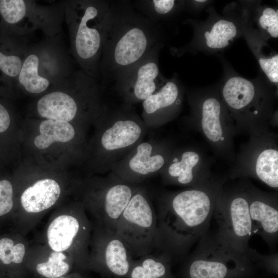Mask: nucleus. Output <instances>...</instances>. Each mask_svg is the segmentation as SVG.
<instances>
[{
  "label": "nucleus",
  "mask_w": 278,
  "mask_h": 278,
  "mask_svg": "<svg viewBox=\"0 0 278 278\" xmlns=\"http://www.w3.org/2000/svg\"><path fill=\"white\" fill-rule=\"evenodd\" d=\"M159 43L158 24L138 12L130 1H109L99 67L101 85L115 83Z\"/></svg>",
  "instance_id": "1"
},
{
  "label": "nucleus",
  "mask_w": 278,
  "mask_h": 278,
  "mask_svg": "<svg viewBox=\"0 0 278 278\" xmlns=\"http://www.w3.org/2000/svg\"><path fill=\"white\" fill-rule=\"evenodd\" d=\"M215 207L199 189L182 191L160 204L157 214L161 252L170 258L187 255L209 229Z\"/></svg>",
  "instance_id": "2"
},
{
  "label": "nucleus",
  "mask_w": 278,
  "mask_h": 278,
  "mask_svg": "<svg viewBox=\"0 0 278 278\" xmlns=\"http://www.w3.org/2000/svg\"><path fill=\"white\" fill-rule=\"evenodd\" d=\"M109 7V1H65L70 54L80 70L97 81H100L99 67Z\"/></svg>",
  "instance_id": "3"
},
{
  "label": "nucleus",
  "mask_w": 278,
  "mask_h": 278,
  "mask_svg": "<svg viewBox=\"0 0 278 278\" xmlns=\"http://www.w3.org/2000/svg\"><path fill=\"white\" fill-rule=\"evenodd\" d=\"M74 60L61 33L29 45L17 80L27 93L40 94L75 71Z\"/></svg>",
  "instance_id": "4"
},
{
  "label": "nucleus",
  "mask_w": 278,
  "mask_h": 278,
  "mask_svg": "<svg viewBox=\"0 0 278 278\" xmlns=\"http://www.w3.org/2000/svg\"><path fill=\"white\" fill-rule=\"evenodd\" d=\"M65 1L42 5L31 0H0V28L27 37L41 30L46 37L61 33Z\"/></svg>",
  "instance_id": "5"
},
{
  "label": "nucleus",
  "mask_w": 278,
  "mask_h": 278,
  "mask_svg": "<svg viewBox=\"0 0 278 278\" xmlns=\"http://www.w3.org/2000/svg\"><path fill=\"white\" fill-rule=\"evenodd\" d=\"M132 256L161 252L157 212L146 194L138 189L120 216L115 232Z\"/></svg>",
  "instance_id": "6"
},
{
  "label": "nucleus",
  "mask_w": 278,
  "mask_h": 278,
  "mask_svg": "<svg viewBox=\"0 0 278 278\" xmlns=\"http://www.w3.org/2000/svg\"><path fill=\"white\" fill-rule=\"evenodd\" d=\"M194 251L188 254L190 278H225L227 264L247 263L251 258L233 248L218 233L209 229L198 240Z\"/></svg>",
  "instance_id": "7"
},
{
  "label": "nucleus",
  "mask_w": 278,
  "mask_h": 278,
  "mask_svg": "<svg viewBox=\"0 0 278 278\" xmlns=\"http://www.w3.org/2000/svg\"><path fill=\"white\" fill-rule=\"evenodd\" d=\"M162 43L154 45L114 83V87L128 103L144 101L155 92L165 79L159 67Z\"/></svg>",
  "instance_id": "8"
},
{
  "label": "nucleus",
  "mask_w": 278,
  "mask_h": 278,
  "mask_svg": "<svg viewBox=\"0 0 278 278\" xmlns=\"http://www.w3.org/2000/svg\"><path fill=\"white\" fill-rule=\"evenodd\" d=\"M213 216L218 224L217 231L233 248L247 253L253 235L248 200L237 196L229 202L215 204Z\"/></svg>",
  "instance_id": "9"
},
{
  "label": "nucleus",
  "mask_w": 278,
  "mask_h": 278,
  "mask_svg": "<svg viewBox=\"0 0 278 278\" xmlns=\"http://www.w3.org/2000/svg\"><path fill=\"white\" fill-rule=\"evenodd\" d=\"M29 45L27 37L13 35L0 28V88L17 86Z\"/></svg>",
  "instance_id": "10"
},
{
  "label": "nucleus",
  "mask_w": 278,
  "mask_h": 278,
  "mask_svg": "<svg viewBox=\"0 0 278 278\" xmlns=\"http://www.w3.org/2000/svg\"><path fill=\"white\" fill-rule=\"evenodd\" d=\"M113 122L103 133L101 143L107 151L120 150L135 144L142 135V130L130 108L110 114Z\"/></svg>",
  "instance_id": "11"
},
{
  "label": "nucleus",
  "mask_w": 278,
  "mask_h": 278,
  "mask_svg": "<svg viewBox=\"0 0 278 278\" xmlns=\"http://www.w3.org/2000/svg\"><path fill=\"white\" fill-rule=\"evenodd\" d=\"M101 231L97 255L111 272L118 276L126 275L132 260L127 245L115 232L102 228Z\"/></svg>",
  "instance_id": "12"
},
{
  "label": "nucleus",
  "mask_w": 278,
  "mask_h": 278,
  "mask_svg": "<svg viewBox=\"0 0 278 278\" xmlns=\"http://www.w3.org/2000/svg\"><path fill=\"white\" fill-rule=\"evenodd\" d=\"M253 234L258 233L270 247L278 238V210L276 205L263 200L248 201Z\"/></svg>",
  "instance_id": "13"
},
{
  "label": "nucleus",
  "mask_w": 278,
  "mask_h": 278,
  "mask_svg": "<svg viewBox=\"0 0 278 278\" xmlns=\"http://www.w3.org/2000/svg\"><path fill=\"white\" fill-rule=\"evenodd\" d=\"M60 193V186L55 180H40L22 193L21 204L28 213H39L52 206L58 200Z\"/></svg>",
  "instance_id": "14"
},
{
  "label": "nucleus",
  "mask_w": 278,
  "mask_h": 278,
  "mask_svg": "<svg viewBox=\"0 0 278 278\" xmlns=\"http://www.w3.org/2000/svg\"><path fill=\"white\" fill-rule=\"evenodd\" d=\"M81 226L77 217L62 215L55 218L48 226L47 231L48 243L56 252L68 249L78 236Z\"/></svg>",
  "instance_id": "15"
},
{
  "label": "nucleus",
  "mask_w": 278,
  "mask_h": 278,
  "mask_svg": "<svg viewBox=\"0 0 278 278\" xmlns=\"http://www.w3.org/2000/svg\"><path fill=\"white\" fill-rule=\"evenodd\" d=\"M179 88L176 78L165 80L161 86L143 102L144 115L151 118L163 110L172 106L177 101Z\"/></svg>",
  "instance_id": "16"
},
{
  "label": "nucleus",
  "mask_w": 278,
  "mask_h": 278,
  "mask_svg": "<svg viewBox=\"0 0 278 278\" xmlns=\"http://www.w3.org/2000/svg\"><path fill=\"white\" fill-rule=\"evenodd\" d=\"M222 95L227 104L239 110L249 105L255 95V86L252 82L244 78H230L222 89Z\"/></svg>",
  "instance_id": "17"
},
{
  "label": "nucleus",
  "mask_w": 278,
  "mask_h": 278,
  "mask_svg": "<svg viewBox=\"0 0 278 278\" xmlns=\"http://www.w3.org/2000/svg\"><path fill=\"white\" fill-rule=\"evenodd\" d=\"M39 131L40 134L36 137L34 143L41 149L48 147L54 142H68L73 138L75 133L69 122L51 119L42 121Z\"/></svg>",
  "instance_id": "18"
},
{
  "label": "nucleus",
  "mask_w": 278,
  "mask_h": 278,
  "mask_svg": "<svg viewBox=\"0 0 278 278\" xmlns=\"http://www.w3.org/2000/svg\"><path fill=\"white\" fill-rule=\"evenodd\" d=\"M152 146L148 142L140 144L136 152L129 161L130 169L136 175L143 177L159 170L164 164L160 154L152 155Z\"/></svg>",
  "instance_id": "19"
},
{
  "label": "nucleus",
  "mask_w": 278,
  "mask_h": 278,
  "mask_svg": "<svg viewBox=\"0 0 278 278\" xmlns=\"http://www.w3.org/2000/svg\"><path fill=\"white\" fill-rule=\"evenodd\" d=\"M238 32L236 25L231 21L220 19L215 22L203 33L205 45L211 49H219L228 46Z\"/></svg>",
  "instance_id": "20"
},
{
  "label": "nucleus",
  "mask_w": 278,
  "mask_h": 278,
  "mask_svg": "<svg viewBox=\"0 0 278 278\" xmlns=\"http://www.w3.org/2000/svg\"><path fill=\"white\" fill-rule=\"evenodd\" d=\"M141 257V262L133 268L131 278H162L165 275V260L170 258L166 254L156 252Z\"/></svg>",
  "instance_id": "21"
},
{
  "label": "nucleus",
  "mask_w": 278,
  "mask_h": 278,
  "mask_svg": "<svg viewBox=\"0 0 278 278\" xmlns=\"http://www.w3.org/2000/svg\"><path fill=\"white\" fill-rule=\"evenodd\" d=\"M221 110L219 101L214 98L206 99L202 105V127L206 137L215 142L222 135L220 122Z\"/></svg>",
  "instance_id": "22"
},
{
  "label": "nucleus",
  "mask_w": 278,
  "mask_h": 278,
  "mask_svg": "<svg viewBox=\"0 0 278 278\" xmlns=\"http://www.w3.org/2000/svg\"><path fill=\"white\" fill-rule=\"evenodd\" d=\"M131 2L138 12L155 24L174 12L179 4L174 0H141Z\"/></svg>",
  "instance_id": "23"
},
{
  "label": "nucleus",
  "mask_w": 278,
  "mask_h": 278,
  "mask_svg": "<svg viewBox=\"0 0 278 278\" xmlns=\"http://www.w3.org/2000/svg\"><path fill=\"white\" fill-rule=\"evenodd\" d=\"M257 177L273 188L278 187V151L269 149L260 153L255 167Z\"/></svg>",
  "instance_id": "24"
},
{
  "label": "nucleus",
  "mask_w": 278,
  "mask_h": 278,
  "mask_svg": "<svg viewBox=\"0 0 278 278\" xmlns=\"http://www.w3.org/2000/svg\"><path fill=\"white\" fill-rule=\"evenodd\" d=\"M199 157L194 151H186L182 155L181 161L175 158L168 169L171 177L177 178L179 184L185 185L190 183L194 179L193 168L197 164Z\"/></svg>",
  "instance_id": "25"
},
{
  "label": "nucleus",
  "mask_w": 278,
  "mask_h": 278,
  "mask_svg": "<svg viewBox=\"0 0 278 278\" xmlns=\"http://www.w3.org/2000/svg\"><path fill=\"white\" fill-rule=\"evenodd\" d=\"M66 256L62 252H53L46 262L38 264L37 272L47 278H58L69 270V264L64 261Z\"/></svg>",
  "instance_id": "26"
},
{
  "label": "nucleus",
  "mask_w": 278,
  "mask_h": 278,
  "mask_svg": "<svg viewBox=\"0 0 278 278\" xmlns=\"http://www.w3.org/2000/svg\"><path fill=\"white\" fill-rule=\"evenodd\" d=\"M25 253V248L22 243L14 245L13 241L9 238L0 239V260L5 265L11 263L20 264Z\"/></svg>",
  "instance_id": "27"
},
{
  "label": "nucleus",
  "mask_w": 278,
  "mask_h": 278,
  "mask_svg": "<svg viewBox=\"0 0 278 278\" xmlns=\"http://www.w3.org/2000/svg\"><path fill=\"white\" fill-rule=\"evenodd\" d=\"M257 24L264 34L277 38L278 37V11L271 7L262 9L258 16Z\"/></svg>",
  "instance_id": "28"
},
{
  "label": "nucleus",
  "mask_w": 278,
  "mask_h": 278,
  "mask_svg": "<svg viewBox=\"0 0 278 278\" xmlns=\"http://www.w3.org/2000/svg\"><path fill=\"white\" fill-rule=\"evenodd\" d=\"M13 188L7 180L0 181V217L8 214L12 208Z\"/></svg>",
  "instance_id": "29"
},
{
  "label": "nucleus",
  "mask_w": 278,
  "mask_h": 278,
  "mask_svg": "<svg viewBox=\"0 0 278 278\" xmlns=\"http://www.w3.org/2000/svg\"><path fill=\"white\" fill-rule=\"evenodd\" d=\"M10 124V115L8 109L0 102V133L6 131Z\"/></svg>",
  "instance_id": "30"
},
{
  "label": "nucleus",
  "mask_w": 278,
  "mask_h": 278,
  "mask_svg": "<svg viewBox=\"0 0 278 278\" xmlns=\"http://www.w3.org/2000/svg\"><path fill=\"white\" fill-rule=\"evenodd\" d=\"M195 2H199V3H202V2H205V1H195Z\"/></svg>",
  "instance_id": "31"
},
{
  "label": "nucleus",
  "mask_w": 278,
  "mask_h": 278,
  "mask_svg": "<svg viewBox=\"0 0 278 278\" xmlns=\"http://www.w3.org/2000/svg\"><path fill=\"white\" fill-rule=\"evenodd\" d=\"M60 278H64V277H60Z\"/></svg>",
  "instance_id": "32"
}]
</instances>
